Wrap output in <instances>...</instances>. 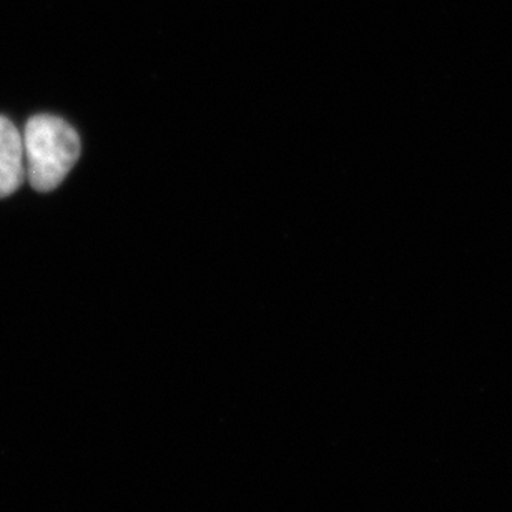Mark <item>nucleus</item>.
<instances>
[{
	"mask_svg": "<svg viewBox=\"0 0 512 512\" xmlns=\"http://www.w3.org/2000/svg\"><path fill=\"white\" fill-rule=\"evenodd\" d=\"M25 172L34 190L52 192L80 157L79 133L55 115H35L25 125Z\"/></svg>",
	"mask_w": 512,
	"mask_h": 512,
	"instance_id": "nucleus-1",
	"label": "nucleus"
},
{
	"mask_svg": "<svg viewBox=\"0 0 512 512\" xmlns=\"http://www.w3.org/2000/svg\"><path fill=\"white\" fill-rule=\"evenodd\" d=\"M25 177L24 138L9 119L0 115V198L17 192Z\"/></svg>",
	"mask_w": 512,
	"mask_h": 512,
	"instance_id": "nucleus-2",
	"label": "nucleus"
}]
</instances>
